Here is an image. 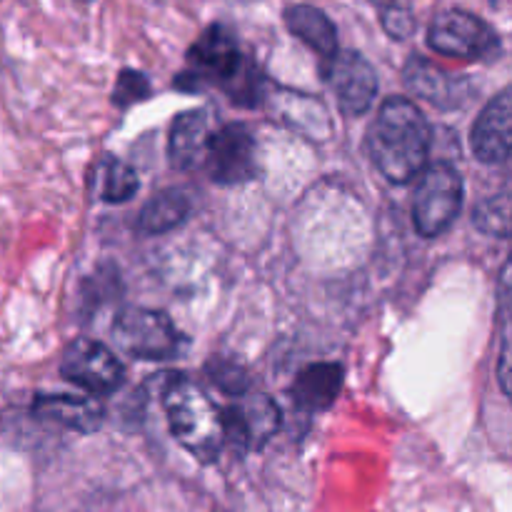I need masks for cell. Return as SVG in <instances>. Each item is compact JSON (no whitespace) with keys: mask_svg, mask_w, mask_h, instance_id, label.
<instances>
[{"mask_svg":"<svg viewBox=\"0 0 512 512\" xmlns=\"http://www.w3.org/2000/svg\"><path fill=\"white\" fill-rule=\"evenodd\" d=\"M33 415L40 420L75 430V433H95L105 423V408L95 398L78 395H38L33 400Z\"/></svg>","mask_w":512,"mask_h":512,"instance_id":"obj_13","label":"cell"},{"mask_svg":"<svg viewBox=\"0 0 512 512\" xmlns=\"http://www.w3.org/2000/svg\"><path fill=\"white\" fill-rule=\"evenodd\" d=\"M113 343L123 350L125 355L135 360H175L188 348L185 335L178 333L173 320L160 310L150 308H125L115 315Z\"/></svg>","mask_w":512,"mask_h":512,"instance_id":"obj_4","label":"cell"},{"mask_svg":"<svg viewBox=\"0 0 512 512\" xmlns=\"http://www.w3.org/2000/svg\"><path fill=\"white\" fill-rule=\"evenodd\" d=\"M343 365L338 363H315L300 370L290 388V398L305 413H320L328 410L338 400L343 390Z\"/></svg>","mask_w":512,"mask_h":512,"instance_id":"obj_15","label":"cell"},{"mask_svg":"<svg viewBox=\"0 0 512 512\" xmlns=\"http://www.w3.org/2000/svg\"><path fill=\"white\" fill-rule=\"evenodd\" d=\"M193 200H190L188 190L183 188H168L160 190L155 198H150L143 205L138 215V230L145 235H163L168 230L178 228L185 223L190 215Z\"/></svg>","mask_w":512,"mask_h":512,"instance_id":"obj_17","label":"cell"},{"mask_svg":"<svg viewBox=\"0 0 512 512\" xmlns=\"http://www.w3.org/2000/svg\"><path fill=\"white\" fill-rule=\"evenodd\" d=\"M285 28L303 40L308 48H313L325 63L338 55V30L333 20L315 5H290L285 8Z\"/></svg>","mask_w":512,"mask_h":512,"instance_id":"obj_16","label":"cell"},{"mask_svg":"<svg viewBox=\"0 0 512 512\" xmlns=\"http://www.w3.org/2000/svg\"><path fill=\"white\" fill-rule=\"evenodd\" d=\"M510 123H512V98L510 88H503L475 120L470 130V148L473 155L485 165L505 163L510 158Z\"/></svg>","mask_w":512,"mask_h":512,"instance_id":"obj_12","label":"cell"},{"mask_svg":"<svg viewBox=\"0 0 512 512\" xmlns=\"http://www.w3.org/2000/svg\"><path fill=\"white\" fill-rule=\"evenodd\" d=\"M403 83L415 98L428 100L440 110L463 108L473 95V83L465 75L448 73L423 55H410L403 68Z\"/></svg>","mask_w":512,"mask_h":512,"instance_id":"obj_11","label":"cell"},{"mask_svg":"<svg viewBox=\"0 0 512 512\" xmlns=\"http://www.w3.org/2000/svg\"><path fill=\"white\" fill-rule=\"evenodd\" d=\"M80 3H90V0H80Z\"/></svg>","mask_w":512,"mask_h":512,"instance_id":"obj_23","label":"cell"},{"mask_svg":"<svg viewBox=\"0 0 512 512\" xmlns=\"http://www.w3.org/2000/svg\"><path fill=\"white\" fill-rule=\"evenodd\" d=\"M95 195L103 203H125L133 198L140 188L138 173L118 158H103L90 175Z\"/></svg>","mask_w":512,"mask_h":512,"instance_id":"obj_18","label":"cell"},{"mask_svg":"<svg viewBox=\"0 0 512 512\" xmlns=\"http://www.w3.org/2000/svg\"><path fill=\"white\" fill-rule=\"evenodd\" d=\"M325 75L338 100V108L345 115L355 118V115L368 113L378 95V75L363 55L355 50H338V55L328 63Z\"/></svg>","mask_w":512,"mask_h":512,"instance_id":"obj_10","label":"cell"},{"mask_svg":"<svg viewBox=\"0 0 512 512\" xmlns=\"http://www.w3.org/2000/svg\"><path fill=\"white\" fill-rule=\"evenodd\" d=\"M205 373H208L210 383H213L215 388L233 395V398H240V395H245L250 390L248 373H245L238 363H233V360H210V363L205 365Z\"/></svg>","mask_w":512,"mask_h":512,"instance_id":"obj_20","label":"cell"},{"mask_svg":"<svg viewBox=\"0 0 512 512\" xmlns=\"http://www.w3.org/2000/svg\"><path fill=\"white\" fill-rule=\"evenodd\" d=\"M210 110L198 108L180 113L170 125L168 158L170 165L178 170H193L203 165L205 145L210 138Z\"/></svg>","mask_w":512,"mask_h":512,"instance_id":"obj_14","label":"cell"},{"mask_svg":"<svg viewBox=\"0 0 512 512\" xmlns=\"http://www.w3.org/2000/svg\"><path fill=\"white\" fill-rule=\"evenodd\" d=\"M433 130L423 110L408 98H388L368 130L373 165L395 185L413 183L425 170Z\"/></svg>","mask_w":512,"mask_h":512,"instance_id":"obj_2","label":"cell"},{"mask_svg":"<svg viewBox=\"0 0 512 512\" xmlns=\"http://www.w3.org/2000/svg\"><path fill=\"white\" fill-rule=\"evenodd\" d=\"M150 90L153 88H150L148 75L140 73V70L125 68V70H120L118 83H115L113 103L118 105V108H128V105L150 98Z\"/></svg>","mask_w":512,"mask_h":512,"instance_id":"obj_21","label":"cell"},{"mask_svg":"<svg viewBox=\"0 0 512 512\" xmlns=\"http://www.w3.org/2000/svg\"><path fill=\"white\" fill-rule=\"evenodd\" d=\"M463 178L450 163L423 170L413 193V223L423 238H438L463 210Z\"/></svg>","mask_w":512,"mask_h":512,"instance_id":"obj_5","label":"cell"},{"mask_svg":"<svg viewBox=\"0 0 512 512\" xmlns=\"http://www.w3.org/2000/svg\"><path fill=\"white\" fill-rule=\"evenodd\" d=\"M380 20H383V28L390 38L405 40L413 35L415 30V18L403 3H388L380 13Z\"/></svg>","mask_w":512,"mask_h":512,"instance_id":"obj_22","label":"cell"},{"mask_svg":"<svg viewBox=\"0 0 512 512\" xmlns=\"http://www.w3.org/2000/svg\"><path fill=\"white\" fill-rule=\"evenodd\" d=\"M163 410L173 438L200 463L210 465L225 448L220 408L200 385L183 375H170L163 388Z\"/></svg>","mask_w":512,"mask_h":512,"instance_id":"obj_3","label":"cell"},{"mask_svg":"<svg viewBox=\"0 0 512 512\" xmlns=\"http://www.w3.org/2000/svg\"><path fill=\"white\" fill-rule=\"evenodd\" d=\"M203 168L218 185H240L258 178V145L248 125L228 123L213 130L205 145Z\"/></svg>","mask_w":512,"mask_h":512,"instance_id":"obj_7","label":"cell"},{"mask_svg":"<svg viewBox=\"0 0 512 512\" xmlns=\"http://www.w3.org/2000/svg\"><path fill=\"white\" fill-rule=\"evenodd\" d=\"M428 45L435 53L460 60H495L503 53L498 33L483 18L460 8L435 15L428 28Z\"/></svg>","mask_w":512,"mask_h":512,"instance_id":"obj_6","label":"cell"},{"mask_svg":"<svg viewBox=\"0 0 512 512\" xmlns=\"http://www.w3.org/2000/svg\"><path fill=\"white\" fill-rule=\"evenodd\" d=\"M225 445L238 453L258 450L280 430L283 415L268 395H248L240 403L220 408Z\"/></svg>","mask_w":512,"mask_h":512,"instance_id":"obj_9","label":"cell"},{"mask_svg":"<svg viewBox=\"0 0 512 512\" xmlns=\"http://www.w3.org/2000/svg\"><path fill=\"white\" fill-rule=\"evenodd\" d=\"M473 223L480 233L493 238H508L510 235V195L500 193L495 198L478 203L473 213Z\"/></svg>","mask_w":512,"mask_h":512,"instance_id":"obj_19","label":"cell"},{"mask_svg":"<svg viewBox=\"0 0 512 512\" xmlns=\"http://www.w3.org/2000/svg\"><path fill=\"white\" fill-rule=\"evenodd\" d=\"M60 375L68 383L93 395H110L123 385L125 368L108 345L90 338H78L65 348Z\"/></svg>","mask_w":512,"mask_h":512,"instance_id":"obj_8","label":"cell"},{"mask_svg":"<svg viewBox=\"0 0 512 512\" xmlns=\"http://www.w3.org/2000/svg\"><path fill=\"white\" fill-rule=\"evenodd\" d=\"M175 85L188 93L215 85L228 95L230 103L240 108H255L265 100V78L243 53L233 30L223 23H213L190 45L188 70L175 78Z\"/></svg>","mask_w":512,"mask_h":512,"instance_id":"obj_1","label":"cell"}]
</instances>
